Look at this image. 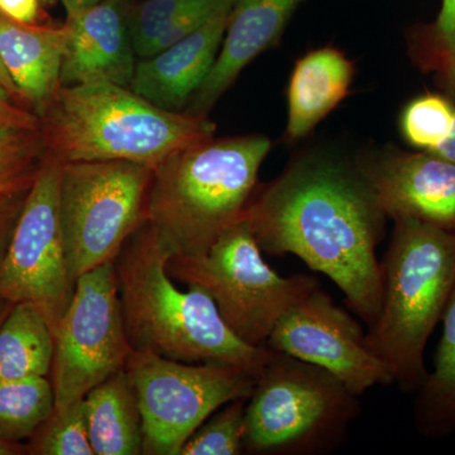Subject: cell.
Returning a JSON list of instances; mask_svg holds the SVG:
<instances>
[{
  "instance_id": "28",
  "label": "cell",
  "mask_w": 455,
  "mask_h": 455,
  "mask_svg": "<svg viewBox=\"0 0 455 455\" xmlns=\"http://www.w3.org/2000/svg\"><path fill=\"white\" fill-rule=\"evenodd\" d=\"M248 398L232 401L211 416L185 443L180 455L243 453L244 414Z\"/></svg>"
},
{
  "instance_id": "21",
  "label": "cell",
  "mask_w": 455,
  "mask_h": 455,
  "mask_svg": "<svg viewBox=\"0 0 455 455\" xmlns=\"http://www.w3.org/2000/svg\"><path fill=\"white\" fill-rule=\"evenodd\" d=\"M442 323L433 368L415 392L416 431L427 439L447 438L455 433V289Z\"/></svg>"
},
{
  "instance_id": "31",
  "label": "cell",
  "mask_w": 455,
  "mask_h": 455,
  "mask_svg": "<svg viewBox=\"0 0 455 455\" xmlns=\"http://www.w3.org/2000/svg\"><path fill=\"white\" fill-rule=\"evenodd\" d=\"M0 13L17 22L35 25L40 16V0H0Z\"/></svg>"
},
{
  "instance_id": "25",
  "label": "cell",
  "mask_w": 455,
  "mask_h": 455,
  "mask_svg": "<svg viewBox=\"0 0 455 455\" xmlns=\"http://www.w3.org/2000/svg\"><path fill=\"white\" fill-rule=\"evenodd\" d=\"M47 156L40 130L0 125V196L31 188Z\"/></svg>"
},
{
  "instance_id": "2",
  "label": "cell",
  "mask_w": 455,
  "mask_h": 455,
  "mask_svg": "<svg viewBox=\"0 0 455 455\" xmlns=\"http://www.w3.org/2000/svg\"><path fill=\"white\" fill-rule=\"evenodd\" d=\"M171 257L156 228L146 221L114 259L132 348L187 363L217 362L262 372L272 350L236 338L199 287L179 289L167 271Z\"/></svg>"
},
{
  "instance_id": "17",
  "label": "cell",
  "mask_w": 455,
  "mask_h": 455,
  "mask_svg": "<svg viewBox=\"0 0 455 455\" xmlns=\"http://www.w3.org/2000/svg\"><path fill=\"white\" fill-rule=\"evenodd\" d=\"M68 27L17 22L0 13V60L25 99L38 114L61 86Z\"/></svg>"
},
{
  "instance_id": "22",
  "label": "cell",
  "mask_w": 455,
  "mask_h": 455,
  "mask_svg": "<svg viewBox=\"0 0 455 455\" xmlns=\"http://www.w3.org/2000/svg\"><path fill=\"white\" fill-rule=\"evenodd\" d=\"M55 337L46 317L27 302L12 307L0 325V381L50 377Z\"/></svg>"
},
{
  "instance_id": "20",
  "label": "cell",
  "mask_w": 455,
  "mask_h": 455,
  "mask_svg": "<svg viewBox=\"0 0 455 455\" xmlns=\"http://www.w3.org/2000/svg\"><path fill=\"white\" fill-rule=\"evenodd\" d=\"M235 0H136L127 2V22L139 59L155 55L205 25Z\"/></svg>"
},
{
  "instance_id": "3",
  "label": "cell",
  "mask_w": 455,
  "mask_h": 455,
  "mask_svg": "<svg viewBox=\"0 0 455 455\" xmlns=\"http://www.w3.org/2000/svg\"><path fill=\"white\" fill-rule=\"evenodd\" d=\"M38 118L47 154L61 164L128 161L155 169L217 131L206 116L170 112L108 83L60 86Z\"/></svg>"
},
{
  "instance_id": "14",
  "label": "cell",
  "mask_w": 455,
  "mask_h": 455,
  "mask_svg": "<svg viewBox=\"0 0 455 455\" xmlns=\"http://www.w3.org/2000/svg\"><path fill=\"white\" fill-rule=\"evenodd\" d=\"M68 44L61 86L108 83L130 88L137 53L125 0H103L66 18Z\"/></svg>"
},
{
  "instance_id": "23",
  "label": "cell",
  "mask_w": 455,
  "mask_h": 455,
  "mask_svg": "<svg viewBox=\"0 0 455 455\" xmlns=\"http://www.w3.org/2000/svg\"><path fill=\"white\" fill-rule=\"evenodd\" d=\"M55 410L49 377L0 381V440H31Z\"/></svg>"
},
{
  "instance_id": "10",
  "label": "cell",
  "mask_w": 455,
  "mask_h": 455,
  "mask_svg": "<svg viewBox=\"0 0 455 455\" xmlns=\"http://www.w3.org/2000/svg\"><path fill=\"white\" fill-rule=\"evenodd\" d=\"M53 337L50 379L55 411L61 412L124 370L133 352L123 320L114 262L77 278L73 300Z\"/></svg>"
},
{
  "instance_id": "19",
  "label": "cell",
  "mask_w": 455,
  "mask_h": 455,
  "mask_svg": "<svg viewBox=\"0 0 455 455\" xmlns=\"http://www.w3.org/2000/svg\"><path fill=\"white\" fill-rule=\"evenodd\" d=\"M84 403L95 455L142 454V416L125 370L99 383Z\"/></svg>"
},
{
  "instance_id": "24",
  "label": "cell",
  "mask_w": 455,
  "mask_h": 455,
  "mask_svg": "<svg viewBox=\"0 0 455 455\" xmlns=\"http://www.w3.org/2000/svg\"><path fill=\"white\" fill-rule=\"evenodd\" d=\"M409 55L449 98L455 97V0H442L435 20L409 33Z\"/></svg>"
},
{
  "instance_id": "7",
  "label": "cell",
  "mask_w": 455,
  "mask_h": 455,
  "mask_svg": "<svg viewBox=\"0 0 455 455\" xmlns=\"http://www.w3.org/2000/svg\"><path fill=\"white\" fill-rule=\"evenodd\" d=\"M262 253L242 218L203 256L171 257L167 271L180 283L208 293L229 331L260 348L284 311L320 284L307 275L280 276Z\"/></svg>"
},
{
  "instance_id": "32",
  "label": "cell",
  "mask_w": 455,
  "mask_h": 455,
  "mask_svg": "<svg viewBox=\"0 0 455 455\" xmlns=\"http://www.w3.org/2000/svg\"><path fill=\"white\" fill-rule=\"evenodd\" d=\"M453 103L454 118L453 124H451V130L449 132L448 137L444 140V142H443L439 147H436V148L431 152L455 164V97L453 99Z\"/></svg>"
},
{
  "instance_id": "11",
  "label": "cell",
  "mask_w": 455,
  "mask_h": 455,
  "mask_svg": "<svg viewBox=\"0 0 455 455\" xmlns=\"http://www.w3.org/2000/svg\"><path fill=\"white\" fill-rule=\"evenodd\" d=\"M61 172L62 164L47 156L27 194L0 267V298L37 307L53 333L76 286L60 218Z\"/></svg>"
},
{
  "instance_id": "30",
  "label": "cell",
  "mask_w": 455,
  "mask_h": 455,
  "mask_svg": "<svg viewBox=\"0 0 455 455\" xmlns=\"http://www.w3.org/2000/svg\"><path fill=\"white\" fill-rule=\"evenodd\" d=\"M0 125L40 130V118L18 106L17 101L4 89L0 88Z\"/></svg>"
},
{
  "instance_id": "33",
  "label": "cell",
  "mask_w": 455,
  "mask_h": 455,
  "mask_svg": "<svg viewBox=\"0 0 455 455\" xmlns=\"http://www.w3.org/2000/svg\"><path fill=\"white\" fill-rule=\"evenodd\" d=\"M60 2L64 5L66 14L70 16V14L92 7V5L98 4V3L103 2V0H60Z\"/></svg>"
},
{
  "instance_id": "15",
  "label": "cell",
  "mask_w": 455,
  "mask_h": 455,
  "mask_svg": "<svg viewBox=\"0 0 455 455\" xmlns=\"http://www.w3.org/2000/svg\"><path fill=\"white\" fill-rule=\"evenodd\" d=\"M302 2L235 0L217 60L185 112L208 116L242 71L280 41L284 27Z\"/></svg>"
},
{
  "instance_id": "27",
  "label": "cell",
  "mask_w": 455,
  "mask_h": 455,
  "mask_svg": "<svg viewBox=\"0 0 455 455\" xmlns=\"http://www.w3.org/2000/svg\"><path fill=\"white\" fill-rule=\"evenodd\" d=\"M27 447L35 455H95L84 400L61 412L53 410Z\"/></svg>"
},
{
  "instance_id": "6",
  "label": "cell",
  "mask_w": 455,
  "mask_h": 455,
  "mask_svg": "<svg viewBox=\"0 0 455 455\" xmlns=\"http://www.w3.org/2000/svg\"><path fill=\"white\" fill-rule=\"evenodd\" d=\"M357 397L324 368L272 350L245 405L244 451H333L346 442L359 414Z\"/></svg>"
},
{
  "instance_id": "4",
  "label": "cell",
  "mask_w": 455,
  "mask_h": 455,
  "mask_svg": "<svg viewBox=\"0 0 455 455\" xmlns=\"http://www.w3.org/2000/svg\"><path fill=\"white\" fill-rule=\"evenodd\" d=\"M271 146L263 134L211 137L155 167L147 221L172 257L203 256L243 218Z\"/></svg>"
},
{
  "instance_id": "1",
  "label": "cell",
  "mask_w": 455,
  "mask_h": 455,
  "mask_svg": "<svg viewBox=\"0 0 455 455\" xmlns=\"http://www.w3.org/2000/svg\"><path fill=\"white\" fill-rule=\"evenodd\" d=\"M386 218L358 164L314 154L256 188L243 214L262 252L293 254L331 278L367 328L381 311Z\"/></svg>"
},
{
  "instance_id": "26",
  "label": "cell",
  "mask_w": 455,
  "mask_h": 455,
  "mask_svg": "<svg viewBox=\"0 0 455 455\" xmlns=\"http://www.w3.org/2000/svg\"><path fill=\"white\" fill-rule=\"evenodd\" d=\"M453 99L438 92H425L412 99L400 116L403 140L419 151L431 152L442 145L451 130Z\"/></svg>"
},
{
  "instance_id": "29",
  "label": "cell",
  "mask_w": 455,
  "mask_h": 455,
  "mask_svg": "<svg viewBox=\"0 0 455 455\" xmlns=\"http://www.w3.org/2000/svg\"><path fill=\"white\" fill-rule=\"evenodd\" d=\"M27 190L17 193L3 194L0 196V267L7 254L14 228L17 226L18 218L25 205Z\"/></svg>"
},
{
  "instance_id": "8",
  "label": "cell",
  "mask_w": 455,
  "mask_h": 455,
  "mask_svg": "<svg viewBox=\"0 0 455 455\" xmlns=\"http://www.w3.org/2000/svg\"><path fill=\"white\" fill-rule=\"evenodd\" d=\"M124 370L142 416L147 455H180L215 411L250 398L260 374L235 364L173 361L151 350H133Z\"/></svg>"
},
{
  "instance_id": "5",
  "label": "cell",
  "mask_w": 455,
  "mask_h": 455,
  "mask_svg": "<svg viewBox=\"0 0 455 455\" xmlns=\"http://www.w3.org/2000/svg\"><path fill=\"white\" fill-rule=\"evenodd\" d=\"M381 267V311L366 344L387 366L392 383L415 394L427 373V341L455 289V235L414 220H395Z\"/></svg>"
},
{
  "instance_id": "12",
  "label": "cell",
  "mask_w": 455,
  "mask_h": 455,
  "mask_svg": "<svg viewBox=\"0 0 455 455\" xmlns=\"http://www.w3.org/2000/svg\"><path fill=\"white\" fill-rule=\"evenodd\" d=\"M266 347L324 368L357 396L392 383L390 371L368 348L357 320L320 284L284 311Z\"/></svg>"
},
{
  "instance_id": "13",
  "label": "cell",
  "mask_w": 455,
  "mask_h": 455,
  "mask_svg": "<svg viewBox=\"0 0 455 455\" xmlns=\"http://www.w3.org/2000/svg\"><path fill=\"white\" fill-rule=\"evenodd\" d=\"M383 214L455 235V164L433 152L394 148L357 164Z\"/></svg>"
},
{
  "instance_id": "18",
  "label": "cell",
  "mask_w": 455,
  "mask_h": 455,
  "mask_svg": "<svg viewBox=\"0 0 455 455\" xmlns=\"http://www.w3.org/2000/svg\"><path fill=\"white\" fill-rule=\"evenodd\" d=\"M353 77V62L334 47L302 56L293 68L287 89L286 140L295 142L307 137L346 99Z\"/></svg>"
},
{
  "instance_id": "36",
  "label": "cell",
  "mask_w": 455,
  "mask_h": 455,
  "mask_svg": "<svg viewBox=\"0 0 455 455\" xmlns=\"http://www.w3.org/2000/svg\"><path fill=\"white\" fill-rule=\"evenodd\" d=\"M13 305V302L7 300V299L0 298V325L4 322Z\"/></svg>"
},
{
  "instance_id": "37",
  "label": "cell",
  "mask_w": 455,
  "mask_h": 455,
  "mask_svg": "<svg viewBox=\"0 0 455 455\" xmlns=\"http://www.w3.org/2000/svg\"><path fill=\"white\" fill-rule=\"evenodd\" d=\"M125 2L131 3V2H136V0H125Z\"/></svg>"
},
{
  "instance_id": "16",
  "label": "cell",
  "mask_w": 455,
  "mask_h": 455,
  "mask_svg": "<svg viewBox=\"0 0 455 455\" xmlns=\"http://www.w3.org/2000/svg\"><path fill=\"white\" fill-rule=\"evenodd\" d=\"M233 3L224 5L188 37L140 59L130 86L132 92L164 110L185 109L217 60Z\"/></svg>"
},
{
  "instance_id": "9",
  "label": "cell",
  "mask_w": 455,
  "mask_h": 455,
  "mask_svg": "<svg viewBox=\"0 0 455 455\" xmlns=\"http://www.w3.org/2000/svg\"><path fill=\"white\" fill-rule=\"evenodd\" d=\"M154 169L128 161L62 164L60 218L75 283L114 262L147 221Z\"/></svg>"
},
{
  "instance_id": "35",
  "label": "cell",
  "mask_w": 455,
  "mask_h": 455,
  "mask_svg": "<svg viewBox=\"0 0 455 455\" xmlns=\"http://www.w3.org/2000/svg\"><path fill=\"white\" fill-rule=\"evenodd\" d=\"M28 454V447L23 443H11L0 440V455Z\"/></svg>"
},
{
  "instance_id": "34",
  "label": "cell",
  "mask_w": 455,
  "mask_h": 455,
  "mask_svg": "<svg viewBox=\"0 0 455 455\" xmlns=\"http://www.w3.org/2000/svg\"><path fill=\"white\" fill-rule=\"evenodd\" d=\"M0 88L4 89L5 92L11 95L14 100L20 99V92H18L17 86L14 85L13 80H12L11 75L5 70L4 65H3L2 60H0Z\"/></svg>"
}]
</instances>
